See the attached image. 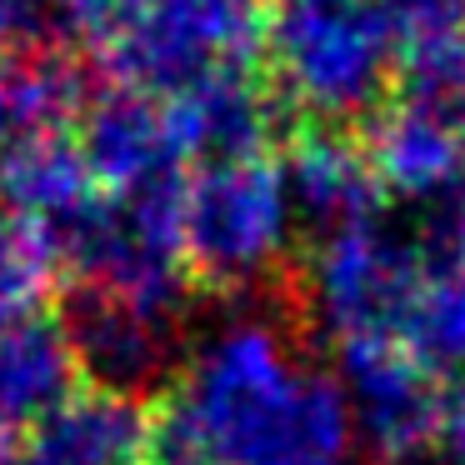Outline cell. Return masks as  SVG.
Returning <instances> with one entry per match:
<instances>
[{
  "label": "cell",
  "mask_w": 465,
  "mask_h": 465,
  "mask_svg": "<svg viewBox=\"0 0 465 465\" xmlns=\"http://www.w3.org/2000/svg\"><path fill=\"white\" fill-rule=\"evenodd\" d=\"M265 85L305 125L371 121L405 65V35L381 0H281L265 31Z\"/></svg>",
  "instance_id": "1"
},
{
  "label": "cell",
  "mask_w": 465,
  "mask_h": 465,
  "mask_svg": "<svg viewBox=\"0 0 465 465\" xmlns=\"http://www.w3.org/2000/svg\"><path fill=\"white\" fill-rule=\"evenodd\" d=\"M291 185L281 151L225 155L185 175V271L191 291L211 301L281 281L291 265Z\"/></svg>",
  "instance_id": "2"
},
{
  "label": "cell",
  "mask_w": 465,
  "mask_h": 465,
  "mask_svg": "<svg viewBox=\"0 0 465 465\" xmlns=\"http://www.w3.org/2000/svg\"><path fill=\"white\" fill-rule=\"evenodd\" d=\"M295 275L311 321L321 315L341 345L405 341V325L425 285V261L415 235H395L375 215L321 235L311 255L295 261Z\"/></svg>",
  "instance_id": "3"
},
{
  "label": "cell",
  "mask_w": 465,
  "mask_h": 465,
  "mask_svg": "<svg viewBox=\"0 0 465 465\" xmlns=\"http://www.w3.org/2000/svg\"><path fill=\"white\" fill-rule=\"evenodd\" d=\"M55 315L75 345L85 385L131 395V401H145V395L155 401L181 381V315L141 311L91 285H65Z\"/></svg>",
  "instance_id": "4"
},
{
  "label": "cell",
  "mask_w": 465,
  "mask_h": 465,
  "mask_svg": "<svg viewBox=\"0 0 465 465\" xmlns=\"http://www.w3.org/2000/svg\"><path fill=\"white\" fill-rule=\"evenodd\" d=\"M341 361L375 460L411 465L440 445L445 381L430 361H420L405 341H351L341 345Z\"/></svg>",
  "instance_id": "5"
},
{
  "label": "cell",
  "mask_w": 465,
  "mask_h": 465,
  "mask_svg": "<svg viewBox=\"0 0 465 465\" xmlns=\"http://www.w3.org/2000/svg\"><path fill=\"white\" fill-rule=\"evenodd\" d=\"M75 135H81L91 181L105 201H121V195H135L145 185L165 181V175L191 171L175 151L165 101L121 81H105L101 91H91Z\"/></svg>",
  "instance_id": "6"
},
{
  "label": "cell",
  "mask_w": 465,
  "mask_h": 465,
  "mask_svg": "<svg viewBox=\"0 0 465 465\" xmlns=\"http://www.w3.org/2000/svg\"><path fill=\"white\" fill-rule=\"evenodd\" d=\"M361 145L381 181V195L425 205V211L465 195V141L440 115L405 95H395L365 121Z\"/></svg>",
  "instance_id": "7"
},
{
  "label": "cell",
  "mask_w": 465,
  "mask_h": 465,
  "mask_svg": "<svg viewBox=\"0 0 465 465\" xmlns=\"http://www.w3.org/2000/svg\"><path fill=\"white\" fill-rule=\"evenodd\" d=\"M161 101L185 165L275 151V105L281 101L255 71L205 75L175 95H161Z\"/></svg>",
  "instance_id": "8"
},
{
  "label": "cell",
  "mask_w": 465,
  "mask_h": 465,
  "mask_svg": "<svg viewBox=\"0 0 465 465\" xmlns=\"http://www.w3.org/2000/svg\"><path fill=\"white\" fill-rule=\"evenodd\" d=\"M281 171L285 185H291L295 215L321 225V235L345 231L355 221H375L385 205L361 135H351L345 125H301V131H291V141L281 151Z\"/></svg>",
  "instance_id": "9"
},
{
  "label": "cell",
  "mask_w": 465,
  "mask_h": 465,
  "mask_svg": "<svg viewBox=\"0 0 465 465\" xmlns=\"http://www.w3.org/2000/svg\"><path fill=\"white\" fill-rule=\"evenodd\" d=\"M151 401L81 385L65 405L25 430L15 465H145Z\"/></svg>",
  "instance_id": "10"
},
{
  "label": "cell",
  "mask_w": 465,
  "mask_h": 465,
  "mask_svg": "<svg viewBox=\"0 0 465 465\" xmlns=\"http://www.w3.org/2000/svg\"><path fill=\"white\" fill-rule=\"evenodd\" d=\"M81 385V361L55 311L0 335V430H31Z\"/></svg>",
  "instance_id": "11"
},
{
  "label": "cell",
  "mask_w": 465,
  "mask_h": 465,
  "mask_svg": "<svg viewBox=\"0 0 465 465\" xmlns=\"http://www.w3.org/2000/svg\"><path fill=\"white\" fill-rule=\"evenodd\" d=\"M95 195L101 191L91 181V165H85V151H81V135L75 131L35 135V141L0 155V205L15 215L65 225Z\"/></svg>",
  "instance_id": "12"
},
{
  "label": "cell",
  "mask_w": 465,
  "mask_h": 465,
  "mask_svg": "<svg viewBox=\"0 0 465 465\" xmlns=\"http://www.w3.org/2000/svg\"><path fill=\"white\" fill-rule=\"evenodd\" d=\"M85 101L91 91L65 55H0V155L35 135L75 131Z\"/></svg>",
  "instance_id": "13"
},
{
  "label": "cell",
  "mask_w": 465,
  "mask_h": 465,
  "mask_svg": "<svg viewBox=\"0 0 465 465\" xmlns=\"http://www.w3.org/2000/svg\"><path fill=\"white\" fill-rule=\"evenodd\" d=\"M65 291L61 241L45 221L5 211L0 215V335L45 315Z\"/></svg>",
  "instance_id": "14"
},
{
  "label": "cell",
  "mask_w": 465,
  "mask_h": 465,
  "mask_svg": "<svg viewBox=\"0 0 465 465\" xmlns=\"http://www.w3.org/2000/svg\"><path fill=\"white\" fill-rule=\"evenodd\" d=\"M401 95L425 105L430 115H440L465 141V31L425 35V41L405 45Z\"/></svg>",
  "instance_id": "15"
},
{
  "label": "cell",
  "mask_w": 465,
  "mask_h": 465,
  "mask_svg": "<svg viewBox=\"0 0 465 465\" xmlns=\"http://www.w3.org/2000/svg\"><path fill=\"white\" fill-rule=\"evenodd\" d=\"M405 345L435 371L445 361H465V265L425 271L420 301L405 325Z\"/></svg>",
  "instance_id": "16"
},
{
  "label": "cell",
  "mask_w": 465,
  "mask_h": 465,
  "mask_svg": "<svg viewBox=\"0 0 465 465\" xmlns=\"http://www.w3.org/2000/svg\"><path fill=\"white\" fill-rule=\"evenodd\" d=\"M145 5L151 0H45L51 31L101 65H111L125 51V41L141 31Z\"/></svg>",
  "instance_id": "17"
},
{
  "label": "cell",
  "mask_w": 465,
  "mask_h": 465,
  "mask_svg": "<svg viewBox=\"0 0 465 465\" xmlns=\"http://www.w3.org/2000/svg\"><path fill=\"white\" fill-rule=\"evenodd\" d=\"M395 15L405 45L425 41V35H445V31H465V0H381Z\"/></svg>",
  "instance_id": "18"
},
{
  "label": "cell",
  "mask_w": 465,
  "mask_h": 465,
  "mask_svg": "<svg viewBox=\"0 0 465 465\" xmlns=\"http://www.w3.org/2000/svg\"><path fill=\"white\" fill-rule=\"evenodd\" d=\"M45 31H51L45 0H0V55L41 51Z\"/></svg>",
  "instance_id": "19"
},
{
  "label": "cell",
  "mask_w": 465,
  "mask_h": 465,
  "mask_svg": "<svg viewBox=\"0 0 465 465\" xmlns=\"http://www.w3.org/2000/svg\"><path fill=\"white\" fill-rule=\"evenodd\" d=\"M15 460H21V440L11 430H0V465H15Z\"/></svg>",
  "instance_id": "20"
},
{
  "label": "cell",
  "mask_w": 465,
  "mask_h": 465,
  "mask_svg": "<svg viewBox=\"0 0 465 465\" xmlns=\"http://www.w3.org/2000/svg\"><path fill=\"white\" fill-rule=\"evenodd\" d=\"M295 5H325V0H295Z\"/></svg>",
  "instance_id": "21"
},
{
  "label": "cell",
  "mask_w": 465,
  "mask_h": 465,
  "mask_svg": "<svg viewBox=\"0 0 465 465\" xmlns=\"http://www.w3.org/2000/svg\"><path fill=\"white\" fill-rule=\"evenodd\" d=\"M0 215H5V205H0Z\"/></svg>",
  "instance_id": "22"
}]
</instances>
